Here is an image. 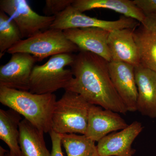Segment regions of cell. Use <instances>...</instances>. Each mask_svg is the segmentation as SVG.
Segmentation results:
<instances>
[{
	"instance_id": "cell-12",
	"label": "cell",
	"mask_w": 156,
	"mask_h": 156,
	"mask_svg": "<svg viewBox=\"0 0 156 156\" xmlns=\"http://www.w3.org/2000/svg\"><path fill=\"white\" fill-rule=\"evenodd\" d=\"M128 126L118 113L92 105L85 135L95 142H98L110 132L122 130Z\"/></svg>"
},
{
	"instance_id": "cell-16",
	"label": "cell",
	"mask_w": 156,
	"mask_h": 156,
	"mask_svg": "<svg viewBox=\"0 0 156 156\" xmlns=\"http://www.w3.org/2000/svg\"><path fill=\"white\" fill-rule=\"evenodd\" d=\"M82 12L94 9H109L141 23L145 14L130 0H74L72 5Z\"/></svg>"
},
{
	"instance_id": "cell-24",
	"label": "cell",
	"mask_w": 156,
	"mask_h": 156,
	"mask_svg": "<svg viewBox=\"0 0 156 156\" xmlns=\"http://www.w3.org/2000/svg\"><path fill=\"white\" fill-rule=\"evenodd\" d=\"M8 151L6 150L2 147H0V156H5L6 154L8 152Z\"/></svg>"
},
{
	"instance_id": "cell-10",
	"label": "cell",
	"mask_w": 156,
	"mask_h": 156,
	"mask_svg": "<svg viewBox=\"0 0 156 156\" xmlns=\"http://www.w3.org/2000/svg\"><path fill=\"white\" fill-rule=\"evenodd\" d=\"M63 32L80 51L94 53L108 62L112 61L108 44L109 31L98 28H74L66 30Z\"/></svg>"
},
{
	"instance_id": "cell-3",
	"label": "cell",
	"mask_w": 156,
	"mask_h": 156,
	"mask_svg": "<svg viewBox=\"0 0 156 156\" xmlns=\"http://www.w3.org/2000/svg\"><path fill=\"white\" fill-rule=\"evenodd\" d=\"M92 104L76 92L65 90L56 101L52 119V130L60 134L85 135Z\"/></svg>"
},
{
	"instance_id": "cell-13",
	"label": "cell",
	"mask_w": 156,
	"mask_h": 156,
	"mask_svg": "<svg viewBox=\"0 0 156 156\" xmlns=\"http://www.w3.org/2000/svg\"><path fill=\"white\" fill-rule=\"evenodd\" d=\"M138 96L136 111L156 119V72L140 64L134 66Z\"/></svg>"
},
{
	"instance_id": "cell-1",
	"label": "cell",
	"mask_w": 156,
	"mask_h": 156,
	"mask_svg": "<svg viewBox=\"0 0 156 156\" xmlns=\"http://www.w3.org/2000/svg\"><path fill=\"white\" fill-rule=\"evenodd\" d=\"M108 62L97 55L81 50L71 65L73 78L65 90L81 95L91 104L125 114L128 112L110 76Z\"/></svg>"
},
{
	"instance_id": "cell-6",
	"label": "cell",
	"mask_w": 156,
	"mask_h": 156,
	"mask_svg": "<svg viewBox=\"0 0 156 156\" xmlns=\"http://www.w3.org/2000/svg\"><path fill=\"white\" fill-rule=\"evenodd\" d=\"M50 28L63 31L69 29L98 28L112 31L125 28H135L140 22L133 18L122 16L114 21L89 17L72 5L56 15Z\"/></svg>"
},
{
	"instance_id": "cell-8",
	"label": "cell",
	"mask_w": 156,
	"mask_h": 156,
	"mask_svg": "<svg viewBox=\"0 0 156 156\" xmlns=\"http://www.w3.org/2000/svg\"><path fill=\"white\" fill-rule=\"evenodd\" d=\"M11 55L9 61L0 67V87L29 91L31 74L37 59L28 53Z\"/></svg>"
},
{
	"instance_id": "cell-23",
	"label": "cell",
	"mask_w": 156,
	"mask_h": 156,
	"mask_svg": "<svg viewBox=\"0 0 156 156\" xmlns=\"http://www.w3.org/2000/svg\"><path fill=\"white\" fill-rule=\"evenodd\" d=\"M134 2L144 14H156V0H134Z\"/></svg>"
},
{
	"instance_id": "cell-14",
	"label": "cell",
	"mask_w": 156,
	"mask_h": 156,
	"mask_svg": "<svg viewBox=\"0 0 156 156\" xmlns=\"http://www.w3.org/2000/svg\"><path fill=\"white\" fill-rule=\"evenodd\" d=\"M135 28L112 31L108 44L112 61L125 62L134 66L141 63L138 47L134 38Z\"/></svg>"
},
{
	"instance_id": "cell-19",
	"label": "cell",
	"mask_w": 156,
	"mask_h": 156,
	"mask_svg": "<svg viewBox=\"0 0 156 156\" xmlns=\"http://www.w3.org/2000/svg\"><path fill=\"white\" fill-rule=\"evenodd\" d=\"M67 156H100L95 141L85 135L60 134Z\"/></svg>"
},
{
	"instance_id": "cell-5",
	"label": "cell",
	"mask_w": 156,
	"mask_h": 156,
	"mask_svg": "<svg viewBox=\"0 0 156 156\" xmlns=\"http://www.w3.org/2000/svg\"><path fill=\"white\" fill-rule=\"evenodd\" d=\"M80 51L66 37L63 31L49 28L23 39L7 51L9 54L23 53L30 54L41 61L49 56Z\"/></svg>"
},
{
	"instance_id": "cell-25",
	"label": "cell",
	"mask_w": 156,
	"mask_h": 156,
	"mask_svg": "<svg viewBox=\"0 0 156 156\" xmlns=\"http://www.w3.org/2000/svg\"><path fill=\"white\" fill-rule=\"evenodd\" d=\"M5 156H15L14 154L12 153L10 151H8V152L6 154Z\"/></svg>"
},
{
	"instance_id": "cell-22",
	"label": "cell",
	"mask_w": 156,
	"mask_h": 156,
	"mask_svg": "<svg viewBox=\"0 0 156 156\" xmlns=\"http://www.w3.org/2000/svg\"><path fill=\"white\" fill-rule=\"evenodd\" d=\"M52 143L51 156H64L62 149V138L60 134L51 130L49 132Z\"/></svg>"
},
{
	"instance_id": "cell-4",
	"label": "cell",
	"mask_w": 156,
	"mask_h": 156,
	"mask_svg": "<svg viewBox=\"0 0 156 156\" xmlns=\"http://www.w3.org/2000/svg\"><path fill=\"white\" fill-rule=\"evenodd\" d=\"M73 53H62L51 56L46 63L35 65L31 74L29 91L37 94H53L58 89H65L73 78L71 66L74 59Z\"/></svg>"
},
{
	"instance_id": "cell-18",
	"label": "cell",
	"mask_w": 156,
	"mask_h": 156,
	"mask_svg": "<svg viewBox=\"0 0 156 156\" xmlns=\"http://www.w3.org/2000/svg\"><path fill=\"white\" fill-rule=\"evenodd\" d=\"M20 115L10 109H0V139L5 143L15 156H22L20 147L19 125Z\"/></svg>"
},
{
	"instance_id": "cell-9",
	"label": "cell",
	"mask_w": 156,
	"mask_h": 156,
	"mask_svg": "<svg viewBox=\"0 0 156 156\" xmlns=\"http://www.w3.org/2000/svg\"><path fill=\"white\" fill-rule=\"evenodd\" d=\"M108 69L115 89L128 111H136L138 92L134 66L125 62L111 61Z\"/></svg>"
},
{
	"instance_id": "cell-2",
	"label": "cell",
	"mask_w": 156,
	"mask_h": 156,
	"mask_svg": "<svg viewBox=\"0 0 156 156\" xmlns=\"http://www.w3.org/2000/svg\"><path fill=\"white\" fill-rule=\"evenodd\" d=\"M56 101L54 94H34L0 87V102L22 115L44 133L52 130V115Z\"/></svg>"
},
{
	"instance_id": "cell-11",
	"label": "cell",
	"mask_w": 156,
	"mask_h": 156,
	"mask_svg": "<svg viewBox=\"0 0 156 156\" xmlns=\"http://www.w3.org/2000/svg\"><path fill=\"white\" fill-rule=\"evenodd\" d=\"M143 129L141 123L135 121L117 133L108 134L98 142L100 156H132L135 150L132 143Z\"/></svg>"
},
{
	"instance_id": "cell-15",
	"label": "cell",
	"mask_w": 156,
	"mask_h": 156,
	"mask_svg": "<svg viewBox=\"0 0 156 156\" xmlns=\"http://www.w3.org/2000/svg\"><path fill=\"white\" fill-rule=\"evenodd\" d=\"M145 16L134 29V38L141 64L156 72V14Z\"/></svg>"
},
{
	"instance_id": "cell-20",
	"label": "cell",
	"mask_w": 156,
	"mask_h": 156,
	"mask_svg": "<svg viewBox=\"0 0 156 156\" xmlns=\"http://www.w3.org/2000/svg\"><path fill=\"white\" fill-rule=\"evenodd\" d=\"M22 40L16 23L4 11H0V57Z\"/></svg>"
},
{
	"instance_id": "cell-17",
	"label": "cell",
	"mask_w": 156,
	"mask_h": 156,
	"mask_svg": "<svg viewBox=\"0 0 156 156\" xmlns=\"http://www.w3.org/2000/svg\"><path fill=\"white\" fill-rule=\"evenodd\" d=\"M19 131V143L22 156H51L45 144L44 132L25 119L20 123Z\"/></svg>"
},
{
	"instance_id": "cell-7",
	"label": "cell",
	"mask_w": 156,
	"mask_h": 156,
	"mask_svg": "<svg viewBox=\"0 0 156 156\" xmlns=\"http://www.w3.org/2000/svg\"><path fill=\"white\" fill-rule=\"evenodd\" d=\"M0 8L17 24L23 40L49 29L56 18L38 14L26 0H1Z\"/></svg>"
},
{
	"instance_id": "cell-21",
	"label": "cell",
	"mask_w": 156,
	"mask_h": 156,
	"mask_svg": "<svg viewBox=\"0 0 156 156\" xmlns=\"http://www.w3.org/2000/svg\"><path fill=\"white\" fill-rule=\"evenodd\" d=\"M74 0H46L43 9L47 16H56L72 5Z\"/></svg>"
}]
</instances>
